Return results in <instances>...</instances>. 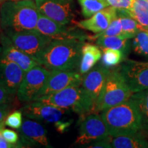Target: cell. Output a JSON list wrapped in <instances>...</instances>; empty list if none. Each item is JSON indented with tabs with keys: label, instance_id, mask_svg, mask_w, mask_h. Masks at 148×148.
<instances>
[{
	"label": "cell",
	"instance_id": "52a82bcc",
	"mask_svg": "<svg viewBox=\"0 0 148 148\" xmlns=\"http://www.w3.org/2000/svg\"><path fill=\"white\" fill-rule=\"evenodd\" d=\"M49 73V70L40 64L25 72L16 92L18 100L23 102L34 101L45 85Z\"/></svg>",
	"mask_w": 148,
	"mask_h": 148
},
{
	"label": "cell",
	"instance_id": "ab89813d",
	"mask_svg": "<svg viewBox=\"0 0 148 148\" xmlns=\"http://www.w3.org/2000/svg\"><path fill=\"white\" fill-rule=\"evenodd\" d=\"M1 2H0V4H1Z\"/></svg>",
	"mask_w": 148,
	"mask_h": 148
},
{
	"label": "cell",
	"instance_id": "30bf717a",
	"mask_svg": "<svg viewBox=\"0 0 148 148\" xmlns=\"http://www.w3.org/2000/svg\"><path fill=\"white\" fill-rule=\"evenodd\" d=\"M38 12L56 22L69 24L73 21L74 0H34Z\"/></svg>",
	"mask_w": 148,
	"mask_h": 148
},
{
	"label": "cell",
	"instance_id": "4dcf8cb0",
	"mask_svg": "<svg viewBox=\"0 0 148 148\" xmlns=\"http://www.w3.org/2000/svg\"><path fill=\"white\" fill-rule=\"evenodd\" d=\"M111 6L116 9L130 10L132 8L134 0H107Z\"/></svg>",
	"mask_w": 148,
	"mask_h": 148
},
{
	"label": "cell",
	"instance_id": "e575fe53",
	"mask_svg": "<svg viewBox=\"0 0 148 148\" xmlns=\"http://www.w3.org/2000/svg\"><path fill=\"white\" fill-rule=\"evenodd\" d=\"M72 121H59L54 123L55 127L59 132L64 133L66 130H68L70 125L71 124Z\"/></svg>",
	"mask_w": 148,
	"mask_h": 148
},
{
	"label": "cell",
	"instance_id": "8d00e7d4",
	"mask_svg": "<svg viewBox=\"0 0 148 148\" xmlns=\"http://www.w3.org/2000/svg\"><path fill=\"white\" fill-rule=\"evenodd\" d=\"M4 125H5V123H4V124L0 125V139H1V138H3V136H2V130H3V129L4 128Z\"/></svg>",
	"mask_w": 148,
	"mask_h": 148
},
{
	"label": "cell",
	"instance_id": "2e32d148",
	"mask_svg": "<svg viewBox=\"0 0 148 148\" xmlns=\"http://www.w3.org/2000/svg\"><path fill=\"white\" fill-rule=\"evenodd\" d=\"M110 68L99 64L92 68L83 77L82 86L95 102L101 91Z\"/></svg>",
	"mask_w": 148,
	"mask_h": 148
},
{
	"label": "cell",
	"instance_id": "f546056e",
	"mask_svg": "<svg viewBox=\"0 0 148 148\" xmlns=\"http://www.w3.org/2000/svg\"><path fill=\"white\" fill-rule=\"evenodd\" d=\"M2 136L5 140L11 144L18 145L19 147H23L24 146L21 142L18 141V135L14 130L10 129L3 128L2 130ZM17 147V146H16Z\"/></svg>",
	"mask_w": 148,
	"mask_h": 148
},
{
	"label": "cell",
	"instance_id": "cb8c5ba5",
	"mask_svg": "<svg viewBox=\"0 0 148 148\" xmlns=\"http://www.w3.org/2000/svg\"><path fill=\"white\" fill-rule=\"evenodd\" d=\"M103 54L101 64L108 68L113 67L122 63L125 59V55L121 51L111 48H101Z\"/></svg>",
	"mask_w": 148,
	"mask_h": 148
},
{
	"label": "cell",
	"instance_id": "8fae6325",
	"mask_svg": "<svg viewBox=\"0 0 148 148\" xmlns=\"http://www.w3.org/2000/svg\"><path fill=\"white\" fill-rule=\"evenodd\" d=\"M67 25L56 22L39 13L36 29L53 39H79L84 41L88 40L89 36L86 33L76 27Z\"/></svg>",
	"mask_w": 148,
	"mask_h": 148
},
{
	"label": "cell",
	"instance_id": "f35d334b",
	"mask_svg": "<svg viewBox=\"0 0 148 148\" xmlns=\"http://www.w3.org/2000/svg\"><path fill=\"white\" fill-rule=\"evenodd\" d=\"M4 1H6V0H0V2H3Z\"/></svg>",
	"mask_w": 148,
	"mask_h": 148
},
{
	"label": "cell",
	"instance_id": "1f68e13d",
	"mask_svg": "<svg viewBox=\"0 0 148 148\" xmlns=\"http://www.w3.org/2000/svg\"><path fill=\"white\" fill-rule=\"evenodd\" d=\"M12 107L13 105L12 104V103H3L0 105V125L4 124L5 120L12 110Z\"/></svg>",
	"mask_w": 148,
	"mask_h": 148
},
{
	"label": "cell",
	"instance_id": "74e56055",
	"mask_svg": "<svg viewBox=\"0 0 148 148\" xmlns=\"http://www.w3.org/2000/svg\"><path fill=\"white\" fill-rule=\"evenodd\" d=\"M143 30L146 31V32H148V27H144L143 26Z\"/></svg>",
	"mask_w": 148,
	"mask_h": 148
},
{
	"label": "cell",
	"instance_id": "484cf974",
	"mask_svg": "<svg viewBox=\"0 0 148 148\" xmlns=\"http://www.w3.org/2000/svg\"><path fill=\"white\" fill-rule=\"evenodd\" d=\"M139 109L143 117V126L148 127V90L135 92L131 96Z\"/></svg>",
	"mask_w": 148,
	"mask_h": 148
},
{
	"label": "cell",
	"instance_id": "d6986e66",
	"mask_svg": "<svg viewBox=\"0 0 148 148\" xmlns=\"http://www.w3.org/2000/svg\"><path fill=\"white\" fill-rule=\"evenodd\" d=\"M102 53L99 47L93 44L85 42L82 48L80 62L78 72L85 74L94 67L96 63L101 58Z\"/></svg>",
	"mask_w": 148,
	"mask_h": 148
},
{
	"label": "cell",
	"instance_id": "ba28073f",
	"mask_svg": "<svg viewBox=\"0 0 148 148\" xmlns=\"http://www.w3.org/2000/svg\"><path fill=\"white\" fill-rule=\"evenodd\" d=\"M80 118V126L75 145H86L110 136L101 114L91 112Z\"/></svg>",
	"mask_w": 148,
	"mask_h": 148
},
{
	"label": "cell",
	"instance_id": "e0dca14e",
	"mask_svg": "<svg viewBox=\"0 0 148 148\" xmlns=\"http://www.w3.org/2000/svg\"><path fill=\"white\" fill-rule=\"evenodd\" d=\"M21 132V142L25 146H43L50 147L45 129L38 122L25 119L19 129Z\"/></svg>",
	"mask_w": 148,
	"mask_h": 148
},
{
	"label": "cell",
	"instance_id": "60d3db41",
	"mask_svg": "<svg viewBox=\"0 0 148 148\" xmlns=\"http://www.w3.org/2000/svg\"><path fill=\"white\" fill-rule=\"evenodd\" d=\"M147 1H148V0H147Z\"/></svg>",
	"mask_w": 148,
	"mask_h": 148
},
{
	"label": "cell",
	"instance_id": "5bb4252c",
	"mask_svg": "<svg viewBox=\"0 0 148 148\" xmlns=\"http://www.w3.org/2000/svg\"><path fill=\"white\" fill-rule=\"evenodd\" d=\"M24 74L25 72L17 64L5 58L0 47V85L14 96Z\"/></svg>",
	"mask_w": 148,
	"mask_h": 148
},
{
	"label": "cell",
	"instance_id": "9a60e30c",
	"mask_svg": "<svg viewBox=\"0 0 148 148\" xmlns=\"http://www.w3.org/2000/svg\"><path fill=\"white\" fill-rule=\"evenodd\" d=\"M0 47L5 58L17 64L24 72L39 64L34 58L16 47L3 32L0 33Z\"/></svg>",
	"mask_w": 148,
	"mask_h": 148
},
{
	"label": "cell",
	"instance_id": "277c9868",
	"mask_svg": "<svg viewBox=\"0 0 148 148\" xmlns=\"http://www.w3.org/2000/svg\"><path fill=\"white\" fill-rule=\"evenodd\" d=\"M34 101L52 105L66 110H71L80 117L94 112L95 102L82 86H69L60 91L42 96Z\"/></svg>",
	"mask_w": 148,
	"mask_h": 148
},
{
	"label": "cell",
	"instance_id": "83f0119b",
	"mask_svg": "<svg viewBox=\"0 0 148 148\" xmlns=\"http://www.w3.org/2000/svg\"><path fill=\"white\" fill-rule=\"evenodd\" d=\"M122 34V26L121 20L119 16L116 15L115 18L112 20L109 26L102 32L97 33L92 36H89L88 40H96L97 38L101 36H118Z\"/></svg>",
	"mask_w": 148,
	"mask_h": 148
},
{
	"label": "cell",
	"instance_id": "4fadbf2b",
	"mask_svg": "<svg viewBox=\"0 0 148 148\" xmlns=\"http://www.w3.org/2000/svg\"><path fill=\"white\" fill-rule=\"evenodd\" d=\"M22 113L27 118L38 121L55 123L62 119L67 111L58 107L47 104L39 101H32L21 109Z\"/></svg>",
	"mask_w": 148,
	"mask_h": 148
},
{
	"label": "cell",
	"instance_id": "8992f818",
	"mask_svg": "<svg viewBox=\"0 0 148 148\" xmlns=\"http://www.w3.org/2000/svg\"><path fill=\"white\" fill-rule=\"evenodd\" d=\"M3 32L10 38L16 47L28 54L37 62L45 48L53 40L36 29L22 32L8 30Z\"/></svg>",
	"mask_w": 148,
	"mask_h": 148
},
{
	"label": "cell",
	"instance_id": "ffe728a7",
	"mask_svg": "<svg viewBox=\"0 0 148 148\" xmlns=\"http://www.w3.org/2000/svg\"><path fill=\"white\" fill-rule=\"evenodd\" d=\"M117 15L119 16L122 26V35L127 39L134 38L136 34L143 30V26L132 17L127 12V10L116 9Z\"/></svg>",
	"mask_w": 148,
	"mask_h": 148
},
{
	"label": "cell",
	"instance_id": "d590c367",
	"mask_svg": "<svg viewBox=\"0 0 148 148\" xmlns=\"http://www.w3.org/2000/svg\"><path fill=\"white\" fill-rule=\"evenodd\" d=\"M11 147H17L15 145L11 144L9 142L5 140L3 137L0 139V148H11Z\"/></svg>",
	"mask_w": 148,
	"mask_h": 148
},
{
	"label": "cell",
	"instance_id": "d4e9b609",
	"mask_svg": "<svg viewBox=\"0 0 148 148\" xmlns=\"http://www.w3.org/2000/svg\"><path fill=\"white\" fill-rule=\"evenodd\" d=\"M82 8V13L85 18H88L110 6L107 0H77Z\"/></svg>",
	"mask_w": 148,
	"mask_h": 148
},
{
	"label": "cell",
	"instance_id": "603a6c76",
	"mask_svg": "<svg viewBox=\"0 0 148 148\" xmlns=\"http://www.w3.org/2000/svg\"><path fill=\"white\" fill-rule=\"evenodd\" d=\"M127 11L130 15L136 19L140 25L148 27L147 0H134L132 8Z\"/></svg>",
	"mask_w": 148,
	"mask_h": 148
},
{
	"label": "cell",
	"instance_id": "836d02e7",
	"mask_svg": "<svg viewBox=\"0 0 148 148\" xmlns=\"http://www.w3.org/2000/svg\"><path fill=\"white\" fill-rule=\"evenodd\" d=\"M112 136H109L104 139H101L99 140H97V142L92 143L90 146H88V147H93V148H110L112 147L111 145V139Z\"/></svg>",
	"mask_w": 148,
	"mask_h": 148
},
{
	"label": "cell",
	"instance_id": "9c48e42d",
	"mask_svg": "<svg viewBox=\"0 0 148 148\" xmlns=\"http://www.w3.org/2000/svg\"><path fill=\"white\" fill-rule=\"evenodd\" d=\"M119 69L132 93L148 90V62L125 59Z\"/></svg>",
	"mask_w": 148,
	"mask_h": 148
},
{
	"label": "cell",
	"instance_id": "ac0fdd59",
	"mask_svg": "<svg viewBox=\"0 0 148 148\" xmlns=\"http://www.w3.org/2000/svg\"><path fill=\"white\" fill-rule=\"evenodd\" d=\"M116 15V8L110 5L94 14L90 17L77 22V26L81 29L97 34L105 30Z\"/></svg>",
	"mask_w": 148,
	"mask_h": 148
},
{
	"label": "cell",
	"instance_id": "7a4b0ae2",
	"mask_svg": "<svg viewBox=\"0 0 148 148\" xmlns=\"http://www.w3.org/2000/svg\"><path fill=\"white\" fill-rule=\"evenodd\" d=\"M109 135L118 136L137 134L143 128V117L132 99L101 112Z\"/></svg>",
	"mask_w": 148,
	"mask_h": 148
},
{
	"label": "cell",
	"instance_id": "4316f807",
	"mask_svg": "<svg viewBox=\"0 0 148 148\" xmlns=\"http://www.w3.org/2000/svg\"><path fill=\"white\" fill-rule=\"evenodd\" d=\"M132 48L134 52L148 58V32L141 30L134 38Z\"/></svg>",
	"mask_w": 148,
	"mask_h": 148
},
{
	"label": "cell",
	"instance_id": "f1b7e54d",
	"mask_svg": "<svg viewBox=\"0 0 148 148\" xmlns=\"http://www.w3.org/2000/svg\"><path fill=\"white\" fill-rule=\"evenodd\" d=\"M21 110H15L11 112L7 116L5 120V125L11 128L19 130L21 127L23 120H22Z\"/></svg>",
	"mask_w": 148,
	"mask_h": 148
},
{
	"label": "cell",
	"instance_id": "44dd1931",
	"mask_svg": "<svg viewBox=\"0 0 148 148\" xmlns=\"http://www.w3.org/2000/svg\"><path fill=\"white\" fill-rule=\"evenodd\" d=\"M96 44L101 48H111L120 50L125 56L128 53L130 47L129 39L122 34L99 37L96 39Z\"/></svg>",
	"mask_w": 148,
	"mask_h": 148
},
{
	"label": "cell",
	"instance_id": "3957f363",
	"mask_svg": "<svg viewBox=\"0 0 148 148\" xmlns=\"http://www.w3.org/2000/svg\"><path fill=\"white\" fill-rule=\"evenodd\" d=\"M39 12L33 0H6L0 4L1 31L31 30L36 28Z\"/></svg>",
	"mask_w": 148,
	"mask_h": 148
},
{
	"label": "cell",
	"instance_id": "6da1fadb",
	"mask_svg": "<svg viewBox=\"0 0 148 148\" xmlns=\"http://www.w3.org/2000/svg\"><path fill=\"white\" fill-rule=\"evenodd\" d=\"M85 42L79 39H53L38 60L49 71H77Z\"/></svg>",
	"mask_w": 148,
	"mask_h": 148
},
{
	"label": "cell",
	"instance_id": "7c38bea8",
	"mask_svg": "<svg viewBox=\"0 0 148 148\" xmlns=\"http://www.w3.org/2000/svg\"><path fill=\"white\" fill-rule=\"evenodd\" d=\"M82 74L77 71H50L45 85L36 99L60 91L69 86H80L82 85Z\"/></svg>",
	"mask_w": 148,
	"mask_h": 148
},
{
	"label": "cell",
	"instance_id": "5b68a950",
	"mask_svg": "<svg viewBox=\"0 0 148 148\" xmlns=\"http://www.w3.org/2000/svg\"><path fill=\"white\" fill-rule=\"evenodd\" d=\"M119 68L110 69L95 102L94 112H100L124 102L132 95Z\"/></svg>",
	"mask_w": 148,
	"mask_h": 148
},
{
	"label": "cell",
	"instance_id": "d6a6232c",
	"mask_svg": "<svg viewBox=\"0 0 148 148\" xmlns=\"http://www.w3.org/2000/svg\"><path fill=\"white\" fill-rule=\"evenodd\" d=\"M14 96L12 95L8 90L0 85V105L3 103H12Z\"/></svg>",
	"mask_w": 148,
	"mask_h": 148
},
{
	"label": "cell",
	"instance_id": "7402d4cb",
	"mask_svg": "<svg viewBox=\"0 0 148 148\" xmlns=\"http://www.w3.org/2000/svg\"><path fill=\"white\" fill-rule=\"evenodd\" d=\"M112 147L114 148H148V141L136 134L112 137Z\"/></svg>",
	"mask_w": 148,
	"mask_h": 148
}]
</instances>
